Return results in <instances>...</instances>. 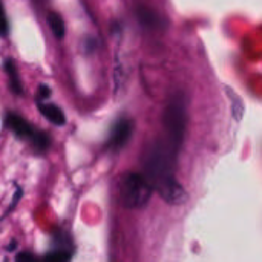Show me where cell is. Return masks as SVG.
Returning a JSON list of instances; mask_svg holds the SVG:
<instances>
[{
    "label": "cell",
    "mask_w": 262,
    "mask_h": 262,
    "mask_svg": "<svg viewBox=\"0 0 262 262\" xmlns=\"http://www.w3.org/2000/svg\"><path fill=\"white\" fill-rule=\"evenodd\" d=\"M3 66H5V72H6L8 78H9V89H11V92L15 94V95H23V86H21V81H20L15 63L11 58H8Z\"/></svg>",
    "instance_id": "cell-8"
},
{
    "label": "cell",
    "mask_w": 262,
    "mask_h": 262,
    "mask_svg": "<svg viewBox=\"0 0 262 262\" xmlns=\"http://www.w3.org/2000/svg\"><path fill=\"white\" fill-rule=\"evenodd\" d=\"M8 32H9V23H8V17L2 5V0H0V37H6Z\"/></svg>",
    "instance_id": "cell-11"
},
{
    "label": "cell",
    "mask_w": 262,
    "mask_h": 262,
    "mask_svg": "<svg viewBox=\"0 0 262 262\" xmlns=\"http://www.w3.org/2000/svg\"><path fill=\"white\" fill-rule=\"evenodd\" d=\"M137 18L143 26H146L149 29H163L166 26L164 18L152 8L138 6L137 8Z\"/></svg>",
    "instance_id": "cell-6"
},
{
    "label": "cell",
    "mask_w": 262,
    "mask_h": 262,
    "mask_svg": "<svg viewBox=\"0 0 262 262\" xmlns=\"http://www.w3.org/2000/svg\"><path fill=\"white\" fill-rule=\"evenodd\" d=\"M163 126H164V137L163 140L178 152L187 129V100L184 94L177 92L170 97L164 107L163 114Z\"/></svg>",
    "instance_id": "cell-1"
},
{
    "label": "cell",
    "mask_w": 262,
    "mask_h": 262,
    "mask_svg": "<svg viewBox=\"0 0 262 262\" xmlns=\"http://www.w3.org/2000/svg\"><path fill=\"white\" fill-rule=\"evenodd\" d=\"M118 192L120 201L126 209H141L149 203L154 187L144 175L129 172L120 180Z\"/></svg>",
    "instance_id": "cell-2"
},
{
    "label": "cell",
    "mask_w": 262,
    "mask_h": 262,
    "mask_svg": "<svg viewBox=\"0 0 262 262\" xmlns=\"http://www.w3.org/2000/svg\"><path fill=\"white\" fill-rule=\"evenodd\" d=\"M72 250L71 249H63V247H58L52 252H49L45 258L43 262H71L72 259Z\"/></svg>",
    "instance_id": "cell-10"
},
{
    "label": "cell",
    "mask_w": 262,
    "mask_h": 262,
    "mask_svg": "<svg viewBox=\"0 0 262 262\" xmlns=\"http://www.w3.org/2000/svg\"><path fill=\"white\" fill-rule=\"evenodd\" d=\"M48 25L51 28V31L54 32V35L57 38H63L64 37V32H66V28H64V21L61 18L60 14L57 12H49L48 14Z\"/></svg>",
    "instance_id": "cell-9"
},
{
    "label": "cell",
    "mask_w": 262,
    "mask_h": 262,
    "mask_svg": "<svg viewBox=\"0 0 262 262\" xmlns=\"http://www.w3.org/2000/svg\"><path fill=\"white\" fill-rule=\"evenodd\" d=\"M21 195H23V190H21L20 187H17V190H15V195H14V198H12V204H11V206H9V209L6 210L5 216H6V215H8V213H9V212H11V210L15 207V204L18 203V200H20V196H21Z\"/></svg>",
    "instance_id": "cell-14"
},
{
    "label": "cell",
    "mask_w": 262,
    "mask_h": 262,
    "mask_svg": "<svg viewBox=\"0 0 262 262\" xmlns=\"http://www.w3.org/2000/svg\"><path fill=\"white\" fill-rule=\"evenodd\" d=\"M134 132V121L129 118H120L114 123L109 138H107V147L112 150H120L123 149L127 141L130 140Z\"/></svg>",
    "instance_id": "cell-3"
},
{
    "label": "cell",
    "mask_w": 262,
    "mask_h": 262,
    "mask_svg": "<svg viewBox=\"0 0 262 262\" xmlns=\"http://www.w3.org/2000/svg\"><path fill=\"white\" fill-rule=\"evenodd\" d=\"M37 107H38L40 114L48 121H51L55 126H64L66 117H64V112L61 111V107H58L54 103H48V101H37Z\"/></svg>",
    "instance_id": "cell-7"
},
{
    "label": "cell",
    "mask_w": 262,
    "mask_h": 262,
    "mask_svg": "<svg viewBox=\"0 0 262 262\" xmlns=\"http://www.w3.org/2000/svg\"><path fill=\"white\" fill-rule=\"evenodd\" d=\"M51 97V89L48 84H40L37 89V101H48Z\"/></svg>",
    "instance_id": "cell-12"
},
{
    "label": "cell",
    "mask_w": 262,
    "mask_h": 262,
    "mask_svg": "<svg viewBox=\"0 0 262 262\" xmlns=\"http://www.w3.org/2000/svg\"><path fill=\"white\" fill-rule=\"evenodd\" d=\"M5 127L9 129L15 137L21 140H28L29 143H32L38 134V130L34 129V126L28 120H25L21 115L15 112H8L5 115Z\"/></svg>",
    "instance_id": "cell-4"
},
{
    "label": "cell",
    "mask_w": 262,
    "mask_h": 262,
    "mask_svg": "<svg viewBox=\"0 0 262 262\" xmlns=\"http://www.w3.org/2000/svg\"><path fill=\"white\" fill-rule=\"evenodd\" d=\"M158 193H160V196L166 201V203H169V204H183L186 200H187V192L184 190V187L177 181V178H173V180H170V181H167V183H164V184H161L160 187H157L155 189Z\"/></svg>",
    "instance_id": "cell-5"
},
{
    "label": "cell",
    "mask_w": 262,
    "mask_h": 262,
    "mask_svg": "<svg viewBox=\"0 0 262 262\" xmlns=\"http://www.w3.org/2000/svg\"><path fill=\"white\" fill-rule=\"evenodd\" d=\"M15 262H40L31 252H20L15 256Z\"/></svg>",
    "instance_id": "cell-13"
},
{
    "label": "cell",
    "mask_w": 262,
    "mask_h": 262,
    "mask_svg": "<svg viewBox=\"0 0 262 262\" xmlns=\"http://www.w3.org/2000/svg\"><path fill=\"white\" fill-rule=\"evenodd\" d=\"M15 246H17V243H15V241H14L12 244H9V246H8V249H9V252H12V250L15 249Z\"/></svg>",
    "instance_id": "cell-15"
}]
</instances>
